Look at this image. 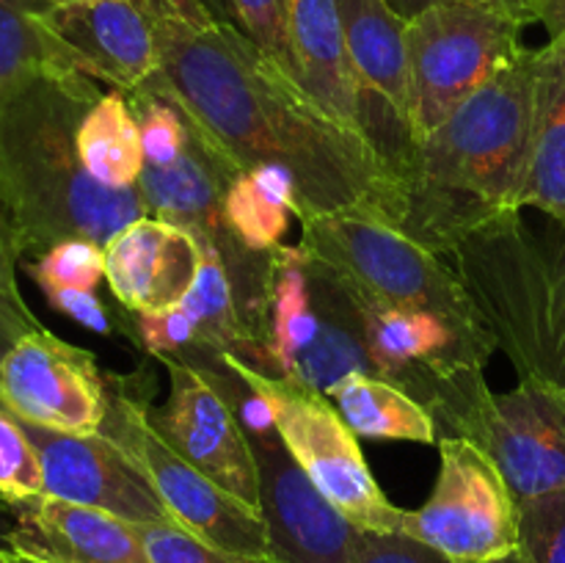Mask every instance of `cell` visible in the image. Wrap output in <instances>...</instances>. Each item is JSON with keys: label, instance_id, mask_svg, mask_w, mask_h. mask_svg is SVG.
Returning a JSON list of instances; mask_svg holds the SVG:
<instances>
[{"label": "cell", "instance_id": "d6986e66", "mask_svg": "<svg viewBox=\"0 0 565 563\" xmlns=\"http://www.w3.org/2000/svg\"><path fill=\"white\" fill-rule=\"evenodd\" d=\"M522 208L565 221V39L535 47L533 141Z\"/></svg>", "mask_w": 565, "mask_h": 563}, {"label": "cell", "instance_id": "f35d334b", "mask_svg": "<svg viewBox=\"0 0 565 563\" xmlns=\"http://www.w3.org/2000/svg\"><path fill=\"white\" fill-rule=\"evenodd\" d=\"M31 3L33 9H47V6H61V3H72V0H25Z\"/></svg>", "mask_w": 565, "mask_h": 563}, {"label": "cell", "instance_id": "ffe728a7", "mask_svg": "<svg viewBox=\"0 0 565 563\" xmlns=\"http://www.w3.org/2000/svg\"><path fill=\"white\" fill-rule=\"evenodd\" d=\"M331 403L356 436L439 445V423L403 386L367 373H351L329 390Z\"/></svg>", "mask_w": 565, "mask_h": 563}, {"label": "cell", "instance_id": "8d00e7d4", "mask_svg": "<svg viewBox=\"0 0 565 563\" xmlns=\"http://www.w3.org/2000/svg\"><path fill=\"white\" fill-rule=\"evenodd\" d=\"M390 3L397 14H403L406 20H412L414 14H419L423 9H428V6L436 3V0H390Z\"/></svg>", "mask_w": 565, "mask_h": 563}, {"label": "cell", "instance_id": "f1b7e54d", "mask_svg": "<svg viewBox=\"0 0 565 563\" xmlns=\"http://www.w3.org/2000/svg\"><path fill=\"white\" fill-rule=\"evenodd\" d=\"M152 563H254L204 544L180 524H138Z\"/></svg>", "mask_w": 565, "mask_h": 563}, {"label": "cell", "instance_id": "4fadbf2b", "mask_svg": "<svg viewBox=\"0 0 565 563\" xmlns=\"http://www.w3.org/2000/svg\"><path fill=\"white\" fill-rule=\"evenodd\" d=\"M169 370V395L149 403V423L185 461L213 484L259 511L257 461L241 419L207 375L180 359H160Z\"/></svg>", "mask_w": 565, "mask_h": 563}, {"label": "cell", "instance_id": "f546056e", "mask_svg": "<svg viewBox=\"0 0 565 563\" xmlns=\"http://www.w3.org/2000/svg\"><path fill=\"white\" fill-rule=\"evenodd\" d=\"M351 563H456L436 552L434 546L412 539L406 533H367L359 530L356 544H353ZM505 563H522L516 557Z\"/></svg>", "mask_w": 565, "mask_h": 563}, {"label": "cell", "instance_id": "3957f363", "mask_svg": "<svg viewBox=\"0 0 565 563\" xmlns=\"http://www.w3.org/2000/svg\"><path fill=\"white\" fill-rule=\"evenodd\" d=\"M99 97L77 70L25 72L0 88V204L25 254L72 237L105 246L147 215L136 188L114 191L83 166L77 130Z\"/></svg>", "mask_w": 565, "mask_h": 563}, {"label": "cell", "instance_id": "1f68e13d", "mask_svg": "<svg viewBox=\"0 0 565 563\" xmlns=\"http://www.w3.org/2000/svg\"><path fill=\"white\" fill-rule=\"evenodd\" d=\"M22 254L25 252H22L14 224H11L9 213H6V208L0 204V298H3L6 304H11L14 309H20V312L36 318V315L31 312V307L25 304V298H22L20 285H17V263H20Z\"/></svg>", "mask_w": 565, "mask_h": 563}, {"label": "cell", "instance_id": "e0dca14e", "mask_svg": "<svg viewBox=\"0 0 565 563\" xmlns=\"http://www.w3.org/2000/svg\"><path fill=\"white\" fill-rule=\"evenodd\" d=\"M11 506L9 550L47 563H152L141 528L114 513L50 495L11 500Z\"/></svg>", "mask_w": 565, "mask_h": 563}, {"label": "cell", "instance_id": "e575fe53", "mask_svg": "<svg viewBox=\"0 0 565 563\" xmlns=\"http://www.w3.org/2000/svg\"><path fill=\"white\" fill-rule=\"evenodd\" d=\"M541 25L550 39H565V0H541Z\"/></svg>", "mask_w": 565, "mask_h": 563}, {"label": "cell", "instance_id": "4316f807", "mask_svg": "<svg viewBox=\"0 0 565 563\" xmlns=\"http://www.w3.org/2000/svg\"><path fill=\"white\" fill-rule=\"evenodd\" d=\"M44 491V469L25 425L0 408V495L6 500H28Z\"/></svg>", "mask_w": 565, "mask_h": 563}, {"label": "cell", "instance_id": "ba28073f", "mask_svg": "<svg viewBox=\"0 0 565 563\" xmlns=\"http://www.w3.org/2000/svg\"><path fill=\"white\" fill-rule=\"evenodd\" d=\"M147 406L125 379L110 375V408L99 431L141 467L182 530L226 555L268 563V533L257 508L185 461L149 423Z\"/></svg>", "mask_w": 565, "mask_h": 563}, {"label": "cell", "instance_id": "4dcf8cb0", "mask_svg": "<svg viewBox=\"0 0 565 563\" xmlns=\"http://www.w3.org/2000/svg\"><path fill=\"white\" fill-rule=\"evenodd\" d=\"M44 296H47L50 307L64 312L66 318H72L75 323L97 331V334H116V331H121V334L127 337H136V331H132V315L130 320H116L114 315L108 312V307L94 296V290L64 287V290H47Z\"/></svg>", "mask_w": 565, "mask_h": 563}, {"label": "cell", "instance_id": "9a60e30c", "mask_svg": "<svg viewBox=\"0 0 565 563\" xmlns=\"http://www.w3.org/2000/svg\"><path fill=\"white\" fill-rule=\"evenodd\" d=\"M42 25L94 81L130 94L160 72V53L138 0H72L39 9Z\"/></svg>", "mask_w": 565, "mask_h": 563}, {"label": "cell", "instance_id": "d4e9b609", "mask_svg": "<svg viewBox=\"0 0 565 563\" xmlns=\"http://www.w3.org/2000/svg\"><path fill=\"white\" fill-rule=\"evenodd\" d=\"M28 270L42 293L64 290V287L94 290L105 279V248L99 243L72 237L39 254V259L28 265Z\"/></svg>", "mask_w": 565, "mask_h": 563}, {"label": "cell", "instance_id": "7c38bea8", "mask_svg": "<svg viewBox=\"0 0 565 563\" xmlns=\"http://www.w3.org/2000/svg\"><path fill=\"white\" fill-rule=\"evenodd\" d=\"M243 431L257 461L268 563H351L359 530L320 495L276 425Z\"/></svg>", "mask_w": 565, "mask_h": 563}, {"label": "cell", "instance_id": "ac0fdd59", "mask_svg": "<svg viewBox=\"0 0 565 563\" xmlns=\"http://www.w3.org/2000/svg\"><path fill=\"white\" fill-rule=\"evenodd\" d=\"M285 9L298 83L334 119L364 132L362 88L348 55L337 0H285Z\"/></svg>", "mask_w": 565, "mask_h": 563}, {"label": "cell", "instance_id": "8992f818", "mask_svg": "<svg viewBox=\"0 0 565 563\" xmlns=\"http://www.w3.org/2000/svg\"><path fill=\"white\" fill-rule=\"evenodd\" d=\"M230 359L237 375L268 403L281 442L320 495L356 530L403 533L406 508H397L381 491L359 447V436L342 419L334 403L312 386L268 375L235 357Z\"/></svg>", "mask_w": 565, "mask_h": 563}, {"label": "cell", "instance_id": "7402d4cb", "mask_svg": "<svg viewBox=\"0 0 565 563\" xmlns=\"http://www.w3.org/2000/svg\"><path fill=\"white\" fill-rule=\"evenodd\" d=\"M180 307L191 320L193 331H196V348L193 351L230 353V357L254 368L257 348H254L252 337L243 326L224 257L210 243L202 241V263H199L196 279H193L191 290L185 293Z\"/></svg>", "mask_w": 565, "mask_h": 563}, {"label": "cell", "instance_id": "2e32d148", "mask_svg": "<svg viewBox=\"0 0 565 563\" xmlns=\"http://www.w3.org/2000/svg\"><path fill=\"white\" fill-rule=\"evenodd\" d=\"M105 282L127 312H160L185 298L202 241L171 221L143 215L105 243Z\"/></svg>", "mask_w": 565, "mask_h": 563}, {"label": "cell", "instance_id": "277c9868", "mask_svg": "<svg viewBox=\"0 0 565 563\" xmlns=\"http://www.w3.org/2000/svg\"><path fill=\"white\" fill-rule=\"evenodd\" d=\"M445 259L519 379L565 390V221L508 210L475 226Z\"/></svg>", "mask_w": 565, "mask_h": 563}, {"label": "cell", "instance_id": "ab89813d", "mask_svg": "<svg viewBox=\"0 0 565 563\" xmlns=\"http://www.w3.org/2000/svg\"><path fill=\"white\" fill-rule=\"evenodd\" d=\"M204 3H207L210 9L215 11V14H218V17H224V20H226V11H224V3H221V0H204Z\"/></svg>", "mask_w": 565, "mask_h": 563}, {"label": "cell", "instance_id": "5b68a950", "mask_svg": "<svg viewBox=\"0 0 565 563\" xmlns=\"http://www.w3.org/2000/svg\"><path fill=\"white\" fill-rule=\"evenodd\" d=\"M298 224V246L334 270L359 301L434 312L486 331L452 265L386 221L367 213H326L301 215Z\"/></svg>", "mask_w": 565, "mask_h": 563}, {"label": "cell", "instance_id": "5bb4252c", "mask_svg": "<svg viewBox=\"0 0 565 563\" xmlns=\"http://www.w3.org/2000/svg\"><path fill=\"white\" fill-rule=\"evenodd\" d=\"M22 425L42 458V495L99 508L132 524H177L152 480L103 431L61 434L31 423Z\"/></svg>", "mask_w": 565, "mask_h": 563}, {"label": "cell", "instance_id": "d590c367", "mask_svg": "<svg viewBox=\"0 0 565 563\" xmlns=\"http://www.w3.org/2000/svg\"><path fill=\"white\" fill-rule=\"evenodd\" d=\"M11 530H14V506L0 495V552L11 546Z\"/></svg>", "mask_w": 565, "mask_h": 563}, {"label": "cell", "instance_id": "44dd1931", "mask_svg": "<svg viewBox=\"0 0 565 563\" xmlns=\"http://www.w3.org/2000/svg\"><path fill=\"white\" fill-rule=\"evenodd\" d=\"M77 149L88 174L114 191H132L143 169L141 127L127 94H103L77 130Z\"/></svg>", "mask_w": 565, "mask_h": 563}, {"label": "cell", "instance_id": "836d02e7", "mask_svg": "<svg viewBox=\"0 0 565 563\" xmlns=\"http://www.w3.org/2000/svg\"><path fill=\"white\" fill-rule=\"evenodd\" d=\"M463 3L494 11V14L519 22L522 28L541 22V0H463Z\"/></svg>", "mask_w": 565, "mask_h": 563}, {"label": "cell", "instance_id": "603a6c76", "mask_svg": "<svg viewBox=\"0 0 565 563\" xmlns=\"http://www.w3.org/2000/svg\"><path fill=\"white\" fill-rule=\"evenodd\" d=\"M230 230L254 252H274L285 243L298 215L296 182L279 166H257L237 174L224 202Z\"/></svg>", "mask_w": 565, "mask_h": 563}, {"label": "cell", "instance_id": "83f0119b", "mask_svg": "<svg viewBox=\"0 0 565 563\" xmlns=\"http://www.w3.org/2000/svg\"><path fill=\"white\" fill-rule=\"evenodd\" d=\"M221 3H224L226 20L235 22L270 61H276L298 81L290 36H287L285 0H221Z\"/></svg>", "mask_w": 565, "mask_h": 563}, {"label": "cell", "instance_id": "52a82bcc", "mask_svg": "<svg viewBox=\"0 0 565 563\" xmlns=\"http://www.w3.org/2000/svg\"><path fill=\"white\" fill-rule=\"evenodd\" d=\"M524 28L463 0H436L406 25L412 141L434 132L524 50Z\"/></svg>", "mask_w": 565, "mask_h": 563}, {"label": "cell", "instance_id": "7a4b0ae2", "mask_svg": "<svg viewBox=\"0 0 565 563\" xmlns=\"http://www.w3.org/2000/svg\"><path fill=\"white\" fill-rule=\"evenodd\" d=\"M533 99L535 50L524 47L450 119L386 166V224L445 259L475 226L522 210Z\"/></svg>", "mask_w": 565, "mask_h": 563}, {"label": "cell", "instance_id": "9c48e42d", "mask_svg": "<svg viewBox=\"0 0 565 563\" xmlns=\"http://www.w3.org/2000/svg\"><path fill=\"white\" fill-rule=\"evenodd\" d=\"M428 502L406 511L403 533L456 563H505L519 555V502L489 453L467 436H441Z\"/></svg>", "mask_w": 565, "mask_h": 563}, {"label": "cell", "instance_id": "cb8c5ba5", "mask_svg": "<svg viewBox=\"0 0 565 563\" xmlns=\"http://www.w3.org/2000/svg\"><path fill=\"white\" fill-rule=\"evenodd\" d=\"M36 70L77 66L58 39L42 25L39 9L25 0H0V88Z\"/></svg>", "mask_w": 565, "mask_h": 563}, {"label": "cell", "instance_id": "484cf974", "mask_svg": "<svg viewBox=\"0 0 565 563\" xmlns=\"http://www.w3.org/2000/svg\"><path fill=\"white\" fill-rule=\"evenodd\" d=\"M519 561L565 563V495L519 502Z\"/></svg>", "mask_w": 565, "mask_h": 563}, {"label": "cell", "instance_id": "d6a6232c", "mask_svg": "<svg viewBox=\"0 0 565 563\" xmlns=\"http://www.w3.org/2000/svg\"><path fill=\"white\" fill-rule=\"evenodd\" d=\"M36 329H42L39 318L20 312V309H14L11 304H6L3 298H0V362H3L6 353H9L28 331Z\"/></svg>", "mask_w": 565, "mask_h": 563}, {"label": "cell", "instance_id": "30bf717a", "mask_svg": "<svg viewBox=\"0 0 565 563\" xmlns=\"http://www.w3.org/2000/svg\"><path fill=\"white\" fill-rule=\"evenodd\" d=\"M456 436H467L489 453L516 502L565 495V390L561 386L519 379L513 390H491Z\"/></svg>", "mask_w": 565, "mask_h": 563}, {"label": "cell", "instance_id": "74e56055", "mask_svg": "<svg viewBox=\"0 0 565 563\" xmlns=\"http://www.w3.org/2000/svg\"><path fill=\"white\" fill-rule=\"evenodd\" d=\"M0 563H47V561H39V557L25 555V552L3 550V552H0Z\"/></svg>", "mask_w": 565, "mask_h": 563}, {"label": "cell", "instance_id": "8fae6325", "mask_svg": "<svg viewBox=\"0 0 565 563\" xmlns=\"http://www.w3.org/2000/svg\"><path fill=\"white\" fill-rule=\"evenodd\" d=\"M0 408L61 434H97L110 408V375L53 331H28L0 362Z\"/></svg>", "mask_w": 565, "mask_h": 563}, {"label": "cell", "instance_id": "6da1fadb", "mask_svg": "<svg viewBox=\"0 0 565 563\" xmlns=\"http://www.w3.org/2000/svg\"><path fill=\"white\" fill-rule=\"evenodd\" d=\"M160 53L158 81L241 171L279 166L298 215L367 213L384 221L390 171L235 22L204 0H138Z\"/></svg>", "mask_w": 565, "mask_h": 563}]
</instances>
